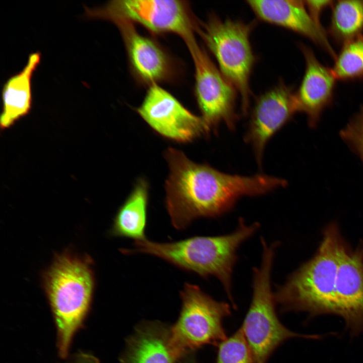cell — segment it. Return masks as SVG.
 Segmentation results:
<instances>
[{
	"instance_id": "6da1fadb",
	"label": "cell",
	"mask_w": 363,
	"mask_h": 363,
	"mask_svg": "<svg viewBox=\"0 0 363 363\" xmlns=\"http://www.w3.org/2000/svg\"><path fill=\"white\" fill-rule=\"evenodd\" d=\"M164 156L169 174L166 179L165 206L172 226L185 229L199 218H214L228 211L244 196L266 194V175L231 174L207 164L195 163L181 151L169 147Z\"/></svg>"
},
{
	"instance_id": "7a4b0ae2",
	"label": "cell",
	"mask_w": 363,
	"mask_h": 363,
	"mask_svg": "<svg viewBox=\"0 0 363 363\" xmlns=\"http://www.w3.org/2000/svg\"><path fill=\"white\" fill-rule=\"evenodd\" d=\"M259 223L247 224L239 219L232 232L219 236H196L168 243H159L146 238L135 241L134 248L124 249L126 254L142 253L156 256L185 271L203 277L213 276L222 284L231 301L232 275L239 246L257 230Z\"/></svg>"
},
{
	"instance_id": "3957f363",
	"label": "cell",
	"mask_w": 363,
	"mask_h": 363,
	"mask_svg": "<svg viewBox=\"0 0 363 363\" xmlns=\"http://www.w3.org/2000/svg\"><path fill=\"white\" fill-rule=\"evenodd\" d=\"M344 241L337 223L325 227L314 256L289 275L274 293L281 311L303 312L310 318L335 315L339 255Z\"/></svg>"
},
{
	"instance_id": "277c9868",
	"label": "cell",
	"mask_w": 363,
	"mask_h": 363,
	"mask_svg": "<svg viewBox=\"0 0 363 363\" xmlns=\"http://www.w3.org/2000/svg\"><path fill=\"white\" fill-rule=\"evenodd\" d=\"M89 258L69 252L58 254L42 278L56 328L60 356L69 353L74 335L90 308L95 281Z\"/></svg>"
},
{
	"instance_id": "5b68a950",
	"label": "cell",
	"mask_w": 363,
	"mask_h": 363,
	"mask_svg": "<svg viewBox=\"0 0 363 363\" xmlns=\"http://www.w3.org/2000/svg\"><path fill=\"white\" fill-rule=\"evenodd\" d=\"M262 257L259 267L253 269V296L240 329L250 349L253 363H266L273 352L284 341L291 338L319 339L318 335L294 332L279 321L272 290L271 275L278 242L268 245L261 238Z\"/></svg>"
},
{
	"instance_id": "8992f818",
	"label": "cell",
	"mask_w": 363,
	"mask_h": 363,
	"mask_svg": "<svg viewBox=\"0 0 363 363\" xmlns=\"http://www.w3.org/2000/svg\"><path fill=\"white\" fill-rule=\"evenodd\" d=\"M255 23L221 19L212 14L200 22L197 33L213 54L218 68L240 96L241 110H249L252 93L250 78L256 62L250 41Z\"/></svg>"
},
{
	"instance_id": "52a82bcc",
	"label": "cell",
	"mask_w": 363,
	"mask_h": 363,
	"mask_svg": "<svg viewBox=\"0 0 363 363\" xmlns=\"http://www.w3.org/2000/svg\"><path fill=\"white\" fill-rule=\"evenodd\" d=\"M86 17L111 21L122 19L139 23L153 33H171L185 43L195 38L200 21L184 1L115 0L104 5L85 7Z\"/></svg>"
},
{
	"instance_id": "ba28073f",
	"label": "cell",
	"mask_w": 363,
	"mask_h": 363,
	"mask_svg": "<svg viewBox=\"0 0 363 363\" xmlns=\"http://www.w3.org/2000/svg\"><path fill=\"white\" fill-rule=\"evenodd\" d=\"M182 306L172 339L187 355L207 344H217L226 338L223 319L230 315L229 305L216 300L198 285L186 283L180 292Z\"/></svg>"
},
{
	"instance_id": "9c48e42d",
	"label": "cell",
	"mask_w": 363,
	"mask_h": 363,
	"mask_svg": "<svg viewBox=\"0 0 363 363\" xmlns=\"http://www.w3.org/2000/svg\"><path fill=\"white\" fill-rule=\"evenodd\" d=\"M195 69V95L201 116L211 132L224 123L234 129L237 92L196 38L186 43Z\"/></svg>"
},
{
	"instance_id": "30bf717a",
	"label": "cell",
	"mask_w": 363,
	"mask_h": 363,
	"mask_svg": "<svg viewBox=\"0 0 363 363\" xmlns=\"http://www.w3.org/2000/svg\"><path fill=\"white\" fill-rule=\"evenodd\" d=\"M136 110L154 132L174 142L189 143L210 132L201 116L189 110L158 84L149 87Z\"/></svg>"
},
{
	"instance_id": "8fae6325",
	"label": "cell",
	"mask_w": 363,
	"mask_h": 363,
	"mask_svg": "<svg viewBox=\"0 0 363 363\" xmlns=\"http://www.w3.org/2000/svg\"><path fill=\"white\" fill-rule=\"evenodd\" d=\"M296 112L294 92L282 81L258 97L252 110L245 138L252 145L260 166L269 140Z\"/></svg>"
},
{
	"instance_id": "7c38bea8",
	"label": "cell",
	"mask_w": 363,
	"mask_h": 363,
	"mask_svg": "<svg viewBox=\"0 0 363 363\" xmlns=\"http://www.w3.org/2000/svg\"><path fill=\"white\" fill-rule=\"evenodd\" d=\"M352 337L363 334V244L340 249L336 283L335 315Z\"/></svg>"
},
{
	"instance_id": "4fadbf2b",
	"label": "cell",
	"mask_w": 363,
	"mask_h": 363,
	"mask_svg": "<svg viewBox=\"0 0 363 363\" xmlns=\"http://www.w3.org/2000/svg\"><path fill=\"white\" fill-rule=\"evenodd\" d=\"M111 22L121 33L131 69L138 81L149 87L173 77V62L160 45L140 34L128 20L116 19Z\"/></svg>"
},
{
	"instance_id": "5bb4252c",
	"label": "cell",
	"mask_w": 363,
	"mask_h": 363,
	"mask_svg": "<svg viewBox=\"0 0 363 363\" xmlns=\"http://www.w3.org/2000/svg\"><path fill=\"white\" fill-rule=\"evenodd\" d=\"M248 5L257 18L282 27L309 39L333 58L337 53L321 24L310 14L305 1L297 0H249Z\"/></svg>"
},
{
	"instance_id": "9a60e30c",
	"label": "cell",
	"mask_w": 363,
	"mask_h": 363,
	"mask_svg": "<svg viewBox=\"0 0 363 363\" xmlns=\"http://www.w3.org/2000/svg\"><path fill=\"white\" fill-rule=\"evenodd\" d=\"M299 47L305 58V70L294 92L295 101L297 111L307 115L309 124L313 127L333 101L336 79L331 69L321 64L310 47L302 43Z\"/></svg>"
},
{
	"instance_id": "2e32d148",
	"label": "cell",
	"mask_w": 363,
	"mask_h": 363,
	"mask_svg": "<svg viewBox=\"0 0 363 363\" xmlns=\"http://www.w3.org/2000/svg\"><path fill=\"white\" fill-rule=\"evenodd\" d=\"M186 355L175 345L170 327L144 322L127 340L121 363H179Z\"/></svg>"
},
{
	"instance_id": "e0dca14e",
	"label": "cell",
	"mask_w": 363,
	"mask_h": 363,
	"mask_svg": "<svg viewBox=\"0 0 363 363\" xmlns=\"http://www.w3.org/2000/svg\"><path fill=\"white\" fill-rule=\"evenodd\" d=\"M41 58L39 51L31 53L22 70L11 76L4 84L1 130L9 129L30 112L33 104L32 80Z\"/></svg>"
},
{
	"instance_id": "ac0fdd59",
	"label": "cell",
	"mask_w": 363,
	"mask_h": 363,
	"mask_svg": "<svg viewBox=\"0 0 363 363\" xmlns=\"http://www.w3.org/2000/svg\"><path fill=\"white\" fill-rule=\"evenodd\" d=\"M149 185L143 178L136 182L133 190L118 209L110 234L114 236L134 239L146 238Z\"/></svg>"
},
{
	"instance_id": "d6986e66",
	"label": "cell",
	"mask_w": 363,
	"mask_h": 363,
	"mask_svg": "<svg viewBox=\"0 0 363 363\" xmlns=\"http://www.w3.org/2000/svg\"><path fill=\"white\" fill-rule=\"evenodd\" d=\"M331 9L327 33L336 42L342 45L363 34V0L334 1Z\"/></svg>"
},
{
	"instance_id": "ffe728a7",
	"label": "cell",
	"mask_w": 363,
	"mask_h": 363,
	"mask_svg": "<svg viewBox=\"0 0 363 363\" xmlns=\"http://www.w3.org/2000/svg\"><path fill=\"white\" fill-rule=\"evenodd\" d=\"M331 69L336 80L363 79V34L342 45Z\"/></svg>"
},
{
	"instance_id": "44dd1931",
	"label": "cell",
	"mask_w": 363,
	"mask_h": 363,
	"mask_svg": "<svg viewBox=\"0 0 363 363\" xmlns=\"http://www.w3.org/2000/svg\"><path fill=\"white\" fill-rule=\"evenodd\" d=\"M217 345L215 363H253L250 349L240 328Z\"/></svg>"
},
{
	"instance_id": "7402d4cb",
	"label": "cell",
	"mask_w": 363,
	"mask_h": 363,
	"mask_svg": "<svg viewBox=\"0 0 363 363\" xmlns=\"http://www.w3.org/2000/svg\"><path fill=\"white\" fill-rule=\"evenodd\" d=\"M340 134L363 161V105Z\"/></svg>"
},
{
	"instance_id": "603a6c76",
	"label": "cell",
	"mask_w": 363,
	"mask_h": 363,
	"mask_svg": "<svg viewBox=\"0 0 363 363\" xmlns=\"http://www.w3.org/2000/svg\"><path fill=\"white\" fill-rule=\"evenodd\" d=\"M333 1H305L306 7L314 20L319 24L320 23V17L323 11L329 7H331Z\"/></svg>"
},
{
	"instance_id": "cb8c5ba5",
	"label": "cell",
	"mask_w": 363,
	"mask_h": 363,
	"mask_svg": "<svg viewBox=\"0 0 363 363\" xmlns=\"http://www.w3.org/2000/svg\"><path fill=\"white\" fill-rule=\"evenodd\" d=\"M70 363H100L94 355L85 352H80L74 356Z\"/></svg>"
},
{
	"instance_id": "d4e9b609",
	"label": "cell",
	"mask_w": 363,
	"mask_h": 363,
	"mask_svg": "<svg viewBox=\"0 0 363 363\" xmlns=\"http://www.w3.org/2000/svg\"><path fill=\"white\" fill-rule=\"evenodd\" d=\"M179 363H198L194 354L191 353L185 356Z\"/></svg>"
}]
</instances>
